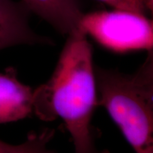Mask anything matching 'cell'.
Wrapping results in <instances>:
<instances>
[{
  "label": "cell",
  "mask_w": 153,
  "mask_h": 153,
  "mask_svg": "<svg viewBox=\"0 0 153 153\" xmlns=\"http://www.w3.org/2000/svg\"><path fill=\"white\" fill-rule=\"evenodd\" d=\"M79 28L115 53L152 50L153 24L146 15L115 9L84 14Z\"/></svg>",
  "instance_id": "3"
},
{
  "label": "cell",
  "mask_w": 153,
  "mask_h": 153,
  "mask_svg": "<svg viewBox=\"0 0 153 153\" xmlns=\"http://www.w3.org/2000/svg\"><path fill=\"white\" fill-rule=\"evenodd\" d=\"M144 1L148 11L152 12L153 9V0H144Z\"/></svg>",
  "instance_id": "9"
},
{
  "label": "cell",
  "mask_w": 153,
  "mask_h": 153,
  "mask_svg": "<svg viewBox=\"0 0 153 153\" xmlns=\"http://www.w3.org/2000/svg\"><path fill=\"white\" fill-rule=\"evenodd\" d=\"M30 12L50 24L62 35L79 28L84 13L79 0H21Z\"/></svg>",
  "instance_id": "6"
},
{
  "label": "cell",
  "mask_w": 153,
  "mask_h": 153,
  "mask_svg": "<svg viewBox=\"0 0 153 153\" xmlns=\"http://www.w3.org/2000/svg\"><path fill=\"white\" fill-rule=\"evenodd\" d=\"M115 9H121L146 15L148 9L144 0H99Z\"/></svg>",
  "instance_id": "8"
},
{
  "label": "cell",
  "mask_w": 153,
  "mask_h": 153,
  "mask_svg": "<svg viewBox=\"0 0 153 153\" xmlns=\"http://www.w3.org/2000/svg\"><path fill=\"white\" fill-rule=\"evenodd\" d=\"M34 89L17 77L14 68L0 72V124L27 118L33 114Z\"/></svg>",
  "instance_id": "5"
},
{
  "label": "cell",
  "mask_w": 153,
  "mask_h": 153,
  "mask_svg": "<svg viewBox=\"0 0 153 153\" xmlns=\"http://www.w3.org/2000/svg\"><path fill=\"white\" fill-rule=\"evenodd\" d=\"M50 153H54V152H53V151H51V152H50Z\"/></svg>",
  "instance_id": "10"
},
{
  "label": "cell",
  "mask_w": 153,
  "mask_h": 153,
  "mask_svg": "<svg viewBox=\"0 0 153 153\" xmlns=\"http://www.w3.org/2000/svg\"><path fill=\"white\" fill-rule=\"evenodd\" d=\"M51 78L34 89L33 114L44 121L60 118L75 153L98 150L91 125L97 104L91 45L79 28L69 34Z\"/></svg>",
  "instance_id": "1"
},
{
  "label": "cell",
  "mask_w": 153,
  "mask_h": 153,
  "mask_svg": "<svg viewBox=\"0 0 153 153\" xmlns=\"http://www.w3.org/2000/svg\"><path fill=\"white\" fill-rule=\"evenodd\" d=\"M97 104L136 153H153V53L133 74L95 68Z\"/></svg>",
  "instance_id": "2"
},
{
  "label": "cell",
  "mask_w": 153,
  "mask_h": 153,
  "mask_svg": "<svg viewBox=\"0 0 153 153\" xmlns=\"http://www.w3.org/2000/svg\"><path fill=\"white\" fill-rule=\"evenodd\" d=\"M54 132L47 128L38 133H30L24 142L18 145L0 140V153H50L51 151L48 149V144Z\"/></svg>",
  "instance_id": "7"
},
{
  "label": "cell",
  "mask_w": 153,
  "mask_h": 153,
  "mask_svg": "<svg viewBox=\"0 0 153 153\" xmlns=\"http://www.w3.org/2000/svg\"><path fill=\"white\" fill-rule=\"evenodd\" d=\"M30 13L22 1L0 0V51L20 45L53 43L32 29Z\"/></svg>",
  "instance_id": "4"
}]
</instances>
